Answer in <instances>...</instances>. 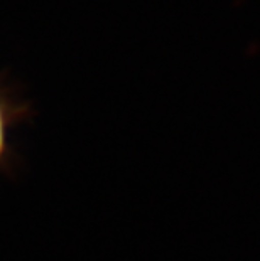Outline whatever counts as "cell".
Segmentation results:
<instances>
[{
    "label": "cell",
    "mask_w": 260,
    "mask_h": 261,
    "mask_svg": "<svg viewBox=\"0 0 260 261\" xmlns=\"http://www.w3.org/2000/svg\"><path fill=\"white\" fill-rule=\"evenodd\" d=\"M5 116L2 112V107H0V155L4 152V145H5Z\"/></svg>",
    "instance_id": "1"
}]
</instances>
